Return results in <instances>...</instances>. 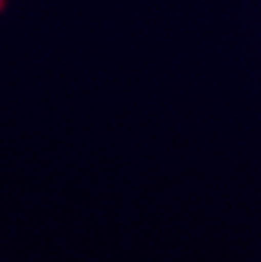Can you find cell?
<instances>
[{
	"mask_svg": "<svg viewBox=\"0 0 261 262\" xmlns=\"http://www.w3.org/2000/svg\"><path fill=\"white\" fill-rule=\"evenodd\" d=\"M4 5H5V0H0V10L4 9Z\"/></svg>",
	"mask_w": 261,
	"mask_h": 262,
	"instance_id": "obj_1",
	"label": "cell"
}]
</instances>
